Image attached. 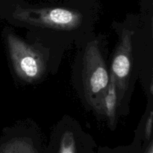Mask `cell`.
I'll return each mask as SVG.
<instances>
[{"label":"cell","mask_w":153,"mask_h":153,"mask_svg":"<svg viewBox=\"0 0 153 153\" xmlns=\"http://www.w3.org/2000/svg\"><path fill=\"white\" fill-rule=\"evenodd\" d=\"M7 41L12 61L18 75L28 81L40 77L43 71V64L39 54L13 34L8 36Z\"/></svg>","instance_id":"2"},{"label":"cell","mask_w":153,"mask_h":153,"mask_svg":"<svg viewBox=\"0 0 153 153\" xmlns=\"http://www.w3.org/2000/svg\"><path fill=\"white\" fill-rule=\"evenodd\" d=\"M152 114L151 113L149 115V117L148 118L147 123H146V131L149 134L152 128Z\"/></svg>","instance_id":"6"},{"label":"cell","mask_w":153,"mask_h":153,"mask_svg":"<svg viewBox=\"0 0 153 153\" xmlns=\"http://www.w3.org/2000/svg\"><path fill=\"white\" fill-rule=\"evenodd\" d=\"M105 64L95 43L89 45L84 59V84L90 102L95 107L100 102L109 84Z\"/></svg>","instance_id":"1"},{"label":"cell","mask_w":153,"mask_h":153,"mask_svg":"<svg viewBox=\"0 0 153 153\" xmlns=\"http://www.w3.org/2000/svg\"><path fill=\"white\" fill-rule=\"evenodd\" d=\"M131 33L125 34L114 57L111 77L120 89L126 88L131 70Z\"/></svg>","instance_id":"4"},{"label":"cell","mask_w":153,"mask_h":153,"mask_svg":"<svg viewBox=\"0 0 153 153\" xmlns=\"http://www.w3.org/2000/svg\"><path fill=\"white\" fill-rule=\"evenodd\" d=\"M15 15L18 19L56 28L75 27L80 20V15L64 8H17Z\"/></svg>","instance_id":"3"},{"label":"cell","mask_w":153,"mask_h":153,"mask_svg":"<svg viewBox=\"0 0 153 153\" xmlns=\"http://www.w3.org/2000/svg\"><path fill=\"white\" fill-rule=\"evenodd\" d=\"M116 84L112 77L109 82L108 86L105 92L103 94L102 98L100 102V108L104 111L108 119L111 123H113L115 120L117 104V94Z\"/></svg>","instance_id":"5"}]
</instances>
